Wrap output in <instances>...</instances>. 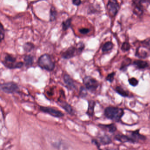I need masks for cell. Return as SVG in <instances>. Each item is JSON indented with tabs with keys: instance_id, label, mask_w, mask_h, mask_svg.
Segmentation results:
<instances>
[{
	"instance_id": "83f0119b",
	"label": "cell",
	"mask_w": 150,
	"mask_h": 150,
	"mask_svg": "<svg viewBox=\"0 0 150 150\" xmlns=\"http://www.w3.org/2000/svg\"><path fill=\"white\" fill-rule=\"evenodd\" d=\"M130 47V45L128 43L125 42L122 44L121 48L123 51H127L129 50Z\"/></svg>"
},
{
	"instance_id": "e0dca14e",
	"label": "cell",
	"mask_w": 150,
	"mask_h": 150,
	"mask_svg": "<svg viewBox=\"0 0 150 150\" xmlns=\"http://www.w3.org/2000/svg\"><path fill=\"white\" fill-rule=\"evenodd\" d=\"M100 127L105 128L110 133H114L117 130V127L114 124H109V125H100Z\"/></svg>"
},
{
	"instance_id": "f1b7e54d",
	"label": "cell",
	"mask_w": 150,
	"mask_h": 150,
	"mask_svg": "<svg viewBox=\"0 0 150 150\" xmlns=\"http://www.w3.org/2000/svg\"><path fill=\"white\" fill-rule=\"evenodd\" d=\"M115 74L114 73H112L107 75L106 78V79L107 81L110 82H112L114 79V76Z\"/></svg>"
},
{
	"instance_id": "484cf974",
	"label": "cell",
	"mask_w": 150,
	"mask_h": 150,
	"mask_svg": "<svg viewBox=\"0 0 150 150\" xmlns=\"http://www.w3.org/2000/svg\"><path fill=\"white\" fill-rule=\"evenodd\" d=\"M78 31L81 34H83V35H86L90 32V30L88 28H82L79 29Z\"/></svg>"
},
{
	"instance_id": "d4e9b609",
	"label": "cell",
	"mask_w": 150,
	"mask_h": 150,
	"mask_svg": "<svg viewBox=\"0 0 150 150\" xmlns=\"http://www.w3.org/2000/svg\"><path fill=\"white\" fill-rule=\"evenodd\" d=\"M0 35H1V42L4 40L5 36V31L2 24L1 23V26H0Z\"/></svg>"
},
{
	"instance_id": "ba28073f",
	"label": "cell",
	"mask_w": 150,
	"mask_h": 150,
	"mask_svg": "<svg viewBox=\"0 0 150 150\" xmlns=\"http://www.w3.org/2000/svg\"><path fill=\"white\" fill-rule=\"evenodd\" d=\"M132 6L134 8L133 12L138 17H142L144 13V8L143 5L144 0H132Z\"/></svg>"
},
{
	"instance_id": "2e32d148",
	"label": "cell",
	"mask_w": 150,
	"mask_h": 150,
	"mask_svg": "<svg viewBox=\"0 0 150 150\" xmlns=\"http://www.w3.org/2000/svg\"><path fill=\"white\" fill-rule=\"evenodd\" d=\"M24 61L25 65L26 67H31L32 66L33 63V58L31 55H26L24 58Z\"/></svg>"
},
{
	"instance_id": "8fae6325",
	"label": "cell",
	"mask_w": 150,
	"mask_h": 150,
	"mask_svg": "<svg viewBox=\"0 0 150 150\" xmlns=\"http://www.w3.org/2000/svg\"><path fill=\"white\" fill-rule=\"evenodd\" d=\"M115 139L122 143L131 142L135 143V142L131 137L123 134H118L115 136Z\"/></svg>"
},
{
	"instance_id": "4dcf8cb0",
	"label": "cell",
	"mask_w": 150,
	"mask_h": 150,
	"mask_svg": "<svg viewBox=\"0 0 150 150\" xmlns=\"http://www.w3.org/2000/svg\"><path fill=\"white\" fill-rule=\"evenodd\" d=\"M72 3L75 6H79L82 3L81 0H72Z\"/></svg>"
},
{
	"instance_id": "7a4b0ae2",
	"label": "cell",
	"mask_w": 150,
	"mask_h": 150,
	"mask_svg": "<svg viewBox=\"0 0 150 150\" xmlns=\"http://www.w3.org/2000/svg\"><path fill=\"white\" fill-rule=\"evenodd\" d=\"M39 67L43 69L48 71H52L55 67L54 62L52 60L51 56L47 54H45L40 57L38 60Z\"/></svg>"
},
{
	"instance_id": "30bf717a",
	"label": "cell",
	"mask_w": 150,
	"mask_h": 150,
	"mask_svg": "<svg viewBox=\"0 0 150 150\" xmlns=\"http://www.w3.org/2000/svg\"><path fill=\"white\" fill-rule=\"evenodd\" d=\"M63 80L68 88L70 90H74L76 88L74 80L70 77L69 75L65 74L63 77Z\"/></svg>"
},
{
	"instance_id": "7c38bea8",
	"label": "cell",
	"mask_w": 150,
	"mask_h": 150,
	"mask_svg": "<svg viewBox=\"0 0 150 150\" xmlns=\"http://www.w3.org/2000/svg\"><path fill=\"white\" fill-rule=\"evenodd\" d=\"M130 137L134 141L135 143L137 142L140 140L144 141L146 140V137L140 134L139 130H136V131L132 132Z\"/></svg>"
},
{
	"instance_id": "9a60e30c",
	"label": "cell",
	"mask_w": 150,
	"mask_h": 150,
	"mask_svg": "<svg viewBox=\"0 0 150 150\" xmlns=\"http://www.w3.org/2000/svg\"><path fill=\"white\" fill-rule=\"evenodd\" d=\"M57 11L56 9L54 6H52L50 9L49 12V21L50 22H53L56 19L57 17Z\"/></svg>"
},
{
	"instance_id": "4316f807",
	"label": "cell",
	"mask_w": 150,
	"mask_h": 150,
	"mask_svg": "<svg viewBox=\"0 0 150 150\" xmlns=\"http://www.w3.org/2000/svg\"><path fill=\"white\" fill-rule=\"evenodd\" d=\"M129 84L132 86H136L138 83V81L136 79L134 78H132L130 79L129 80Z\"/></svg>"
},
{
	"instance_id": "3957f363",
	"label": "cell",
	"mask_w": 150,
	"mask_h": 150,
	"mask_svg": "<svg viewBox=\"0 0 150 150\" xmlns=\"http://www.w3.org/2000/svg\"><path fill=\"white\" fill-rule=\"evenodd\" d=\"M76 47L72 46L69 47L66 51L63 53L62 57L63 59H68L73 58L77 54L81 53L84 49V44L83 43H79Z\"/></svg>"
},
{
	"instance_id": "cb8c5ba5",
	"label": "cell",
	"mask_w": 150,
	"mask_h": 150,
	"mask_svg": "<svg viewBox=\"0 0 150 150\" xmlns=\"http://www.w3.org/2000/svg\"><path fill=\"white\" fill-rule=\"evenodd\" d=\"M130 62H131V60H130V59H126L123 62L122 64V67L121 68V69H125L128 66H129V64H130Z\"/></svg>"
},
{
	"instance_id": "d6a6232c",
	"label": "cell",
	"mask_w": 150,
	"mask_h": 150,
	"mask_svg": "<svg viewBox=\"0 0 150 150\" xmlns=\"http://www.w3.org/2000/svg\"><path fill=\"white\" fill-rule=\"evenodd\" d=\"M149 119H150V115Z\"/></svg>"
},
{
	"instance_id": "1f68e13d",
	"label": "cell",
	"mask_w": 150,
	"mask_h": 150,
	"mask_svg": "<svg viewBox=\"0 0 150 150\" xmlns=\"http://www.w3.org/2000/svg\"><path fill=\"white\" fill-rule=\"evenodd\" d=\"M144 3H147L150 4V0H144Z\"/></svg>"
},
{
	"instance_id": "4fadbf2b",
	"label": "cell",
	"mask_w": 150,
	"mask_h": 150,
	"mask_svg": "<svg viewBox=\"0 0 150 150\" xmlns=\"http://www.w3.org/2000/svg\"><path fill=\"white\" fill-rule=\"evenodd\" d=\"M59 105L64 109L70 115H73L74 113V110L70 105L65 102V101H60Z\"/></svg>"
},
{
	"instance_id": "f546056e",
	"label": "cell",
	"mask_w": 150,
	"mask_h": 150,
	"mask_svg": "<svg viewBox=\"0 0 150 150\" xmlns=\"http://www.w3.org/2000/svg\"><path fill=\"white\" fill-rule=\"evenodd\" d=\"M80 96L81 97H85L87 95V92H86V90H85L84 87H82L81 88V91H80Z\"/></svg>"
},
{
	"instance_id": "277c9868",
	"label": "cell",
	"mask_w": 150,
	"mask_h": 150,
	"mask_svg": "<svg viewBox=\"0 0 150 150\" xmlns=\"http://www.w3.org/2000/svg\"><path fill=\"white\" fill-rule=\"evenodd\" d=\"M2 62L5 67L9 69H20L24 65L23 62H16V58L8 54H6Z\"/></svg>"
},
{
	"instance_id": "7402d4cb",
	"label": "cell",
	"mask_w": 150,
	"mask_h": 150,
	"mask_svg": "<svg viewBox=\"0 0 150 150\" xmlns=\"http://www.w3.org/2000/svg\"><path fill=\"white\" fill-rule=\"evenodd\" d=\"M116 91L119 94L122 95L123 97H127V96H128V93L120 86H117L116 88Z\"/></svg>"
},
{
	"instance_id": "8992f818",
	"label": "cell",
	"mask_w": 150,
	"mask_h": 150,
	"mask_svg": "<svg viewBox=\"0 0 150 150\" xmlns=\"http://www.w3.org/2000/svg\"><path fill=\"white\" fill-rule=\"evenodd\" d=\"M83 83L87 90L94 92L99 86V83L95 79L90 76H87L83 79Z\"/></svg>"
},
{
	"instance_id": "d6986e66",
	"label": "cell",
	"mask_w": 150,
	"mask_h": 150,
	"mask_svg": "<svg viewBox=\"0 0 150 150\" xmlns=\"http://www.w3.org/2000/svg\"><path fill=\"white\" fill-rule=\"evenodd\" d=\"M134 64L139 69H144L148 67V63L144 61H135L134 62Z\"/></svg>"
},
{
	"instance_id": "9c48e42d",
	"label": "cell",
	"mask_w": 150,
	"mask_h": 150,
	"mask_svg": "<svg viewBox=\"0 0 150 150\" xmlns=\"http://www.w3.org/2000/svg\"><path fill=\"white\" fill-rule=\"evenodd\" d=\"M40 110L41 112L48 114L53 117L60 118L64 116V114L61 111L50 107H49L40 106Z\"/></svg>"
},
{
	"instance_id": "ac0fdd59",
	"label": "cell",
	"mask_w": 150,
	"mask_h": 150,
	"mask_svg": "<svg viewBox=\"0 0 150 150\" xmlns=\"http://www.w3.org/2000/svg\"><path fill=\"white\" fill-rule=\"evenodd\" d=\"M71 22H72V18H68L65 21H63L62 23L63 30L64 31L68 30L70 27Z\"/></svg>"
},
{
	"instance_id": "5bb4252c",
	"label": "cell",
	"mask_w": 150,
	"mask_h": 150,
	"mask_svg": "<svg viewBox=\"0 0 150 150\" xmlns=\"http://www.w3.org/2000/svg\"><path fill=\"white\" fill-rule=\"evenodd\" d=\"M96 103L94 100H90L89 101L88 110L87 114L90 116H92L94 114V108H95Z\"/></svg>"
},
{
	"instance_id": "6da1fadb",
	"label": "cell",
	"mask_w": 150,
	"mask_h": 150,
	"mask_svg": "<svg viewBox=\"0 0 150 150\" xmlns=\"http://www.w3.org/2000/svg\"><path fill=\"white\" fill-rule=\"evenodd\" d=\"M124 113L123 109L114 107L107 108L105 111V115L107 118L115 122L119 121Z\"/></svg>"
},
{
	"instance_id": "44dd1931",
	"label": "cell",
	"mask_w": 150,
	"mask_h": 150,
	"mask_svg": "<svg viewBox=\"0 0 150 150\" xmlns=\"http://www.w3.org/2000/svg\"><path fill=\"white\" fill-rule=\"evenodd\" d=\"M113 47V44L111 42H107L102 47V51L104 52H107L111 50Z\"/></svg>"
},
{
	"instance_id": "52a82bcc",
	"label": "cell",
	"mask_w": 150,
	"mask_h": 150,
	"mask_svg": "<svg viewBox=\"0 0 150 150\" xmlns=\"http://www.w3.org/2000/svg\"><path fill=\"white\" fill-rule=\"evenodd\" d=\"M1 89L2 91L7 93H13L18 92L19 89L18 85L13 82L1 84Z\"/></svg>"
},
{
	"instance_id": "ffe728a7",
	"label": "cell",
	"mask_w": 150,
	"mask_h": 150,
	"mask_svg": "<svg viewBox=\"0 0 150 150\" xmlns=\"http://www.w3.org/2000/svg\"><path fill=\"white\" fill-rule=\"evenodd\" d=\"M100 141L101 143L104 145L110 144L112 142L111 138L108 136H104L100 138Z\"/></svg>"
},
{
	"instance_id": "5b68a950",
	"label": "cell",
	"mask_w": 150,
	"mask_h": 150,
	"mask_svg": "<svg viewBox=\"0 0 150 150\" xmlns=\"http://www.w3.org/2000/svg\"><path fill=\"white\" fill-rule=\"evenodd\" d=\"M120 8V6L117 0H108L107 9L111 17L114 18L117 16Z\"/></svg>"
},
{
	"instance_id": "603a6c76",
	"label": "cell",
	"mask_w": 150,
	"mask_h": 150,
	"mask_svg": "<svg viewBox=\"0 0 150 150\" xmlns=\"http://www.w3.org/2000/svg\"><path fill=\"white\" fill-rule=\"evenodd\" d=\"M34 46L32 43H26L24 45L23 49L26 52H30L34 48Z\"/></svg>"
}]
</instances>
